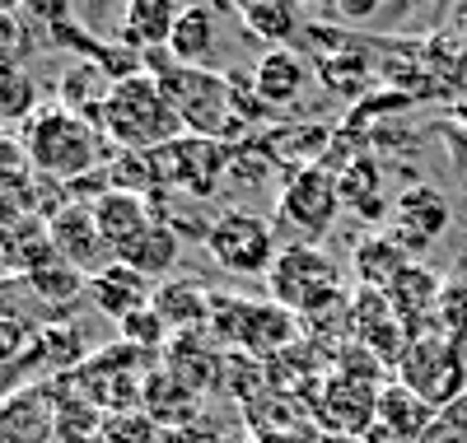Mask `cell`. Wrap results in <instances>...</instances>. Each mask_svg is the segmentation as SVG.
Instances as JSON below:
<instances>
[{"mask_svg": "<svg viewBox=\"0 0 467 443\" xmlns=\"http://www.w3.org/2000/svg\"><path fill=\"white\" fill-rule=\"evenodd\" d=\"M234 19L244 24V33L253 43H266V52L290 47L299 37V10L285 5V0H244V5L234 10Z\"/></svg>", "mask_w": 467, "mask_h": 443, "instance_id": "cb8c5ba5", "label": "cell"}, {"mask_svg": "<svg viewBox=\"0 0 467 443\" xmlns=\"http://www.w3.org/2000/svg\"><path fill=\"white\" fill-rule=\"evenodd\" d=\"M164 443H224V434H220V425L211 416H197V420H187V425L164 429Z\"/></svg>", "mask_w": 467, "mask_h": 443, "instance_id": "8d00e7d4", "label": "cell"}, {"mask_svg": "<svg viewBox=\"0 0 467 443\" xmlns=\"http://www.w3.org/2000/svg\"><path fill=\"white\" fill-rule=\"evenodd\" d=\"M337 182H341V201H346V206H356V211H360V215H369V220L388 215L383 169L374 164L369 154H356V159H350V164L337 173Z\"/></svg>", "mask_w": 467, "mask_h": 443, "instance_id": "83f0119b", "label": "cell"}, {"mask_svg": "<svg viewBox=\"0 0 467 443\" xmlns=\"http://www.w3.org/2000/svg\"><path fill=\"white\" fill-rule=\"evenodd\" d=\"M416 443H467V397L444 407V411H435V420L425 425V434Z\"/></svg>", "mask_w": 467, "mask_h": 443, "instance_id": "d590c367", "label": "cell"}, {"mask_svg": "<svg viewBox=\"0 0 467 443\" xmlns=\"http://www.w3.org/2000/svg\"><path fill=\"white\" fill-rule=\"evenodd\" d=\"M24 149H28V169L37 178H52V182H75L85 173L108 169L117 159L108 136L61 103L37 108V117L24 127Z\"/></svg>", "mask_w": 467, "mask_h": 443, "instance_id": "6da1fadb", "label": "cell"}, {"mask_svg": "<svg viewBox=\"0 0 467 443\" xmlns=\"http://www.w3.org/2000/svg\"><path fill=\"white\" fill-rule=\"evenodd\" d=\"M449 220H453L449 196L431 182H411L393 196V224H388V233H393V243L416 262L449 229Z\"/></svg>", "mask_w": 467, "mask_h": 443, "instance_id": "30bf717a", "label": "cell"}, {"mask_svg": "<svg viewBox=\"0 0 467 443\" xmlns=\"http://www.w3.org/2000/svg\"><path fill=\"white\" fill-rule=\"evenodd\" d=\"M178 5L169 0H131L122 10V37L117 43H127L131 52H164L169 37H173V24H178Z\"/></svg>", "mask_w": 467, "mask_h": 443, "instance_id": "44dd1931", "label": "cell"}, {"mask_svg": "<svg viewBox=\"0 0 467 443\" xmlns=\"http://www.w3.org/2000/svg\"><path fill=\"white\" fill-rule=\"evenodd\" d=\"M52 248H57V257H66L70 266H80L89 280L103 275V271L117 262V252L108 248V238L99 233V220H94L89 206H66V211L52 220Z\"/></svg>", "mask_w": 467, "mask_h": 443, "instance_id": "7c38bea8", "label": "cell"}, {"mask_svg": "<svg viewBox=\"0 0 467 443\" xmlns=\"http://www.w3.org/2000/svg\"><path fill=\"white\" fill-rule=\"evenodd\" d=\"M393 378L407 383L431 411H444V407H453V401L467 397V355L444 332H420L407 345Z\"/></svg>", "mask_w": 467, "mask_h": 443, "instance_id": "277c9868", "label": "cell"}, {"mask_svg": "<svg viewBox=\"0 0 467 443\" xmlns=\"http://www.w3.org/2000/svg\"><path fill=\"white\" fill-rule=\"evenodd\" d=\"M178 257H182V238H178L164 220H154L140 238H131V243L117 252V262L131 266V271H140L145 280H154V285H160V280L178 266Z\"/></svg>", "mask_w": 467, "mask_h": 443, "instance_id": "603a6c76", "label": "cell"}, {"mask_svg": "<svg viewBox=\"0 0 467 443\" xmlns=\"http://www.w3.org/2000/svg\"><path fill=\"white\" fill-rule=\"evenodd\" d=\"M453 117H458V122H467V98L458 103V112H453Z\"/></svg>", "mask_w": 467, "mask_h": 443, "instance_id": "7bdbcfd3", "label": "cell"}, {"mask_svg": "<svg viewBox=\"0 0 467 443\" xmlns=\"http://www.w3.org/2000/svg\"><path fill=\"white\" fill-rule=\"evenodd\" d=\"M206 252L215 257V266H224L234 275H266L281 248H276L271 220H262L253 211H224L211 220Z\"/></svg>", "mask_w": 467, "mask_h": 443, "instance_id": "52a82bcc", "label": "cell"}, {"mask_svg": "<svg viewBox=\"0 0 467 443\" xmlns=\"http://www.w3.org/2000/svg\"><path fill=\"white\" fill-rule=\"evenodd\" d=\"M435 332H444L449 341L467 345V275H444V290L435 304Z\"/></svg>", "mask_w": 467, "mask_h": 443, "instance_id": "4dcf8cb0", "label": "cell"}, {"mask_svg": "<svg viewBox=\"0 0 467 443\" xmlns=\"http://www.w3.org/2000/svg\"><path fill=\"white\" fill-rule=\"evenodd\" d=\"M253 89L262 98V108L276 117L285 108H295L308 89V61L295 47H276V52H262V61L253 66Z\"/></svg>", "mask_w": 467, "mask_h": 443, "instance_id": "5bb4252c", "label": "cell"}, {"mask_svg": "<svg viewBox=\"0 0 467 443\" xmlns=\"http://www.w3.org/2000/svg\"><path fill=\"white\" fill-rule=\"evenodd\" d=\"M365 443H411V438H402L398 429H388V425H374V429L365 434Z\"/></svg>", "mask_w": 467, "mask_h": 443, "instance_id": "60d3db41", "label": "cell"}, {"mask_svg": "<svg viewBox=\"0 0 467 443\" xmlns=\"http://www.w3.org/2000/svg\"><path fill=\"white\" fill-rule=\"evenodd\" d=\"M52 257H57V248H52V224L47 220L24 215V220L0 229V266H5V271L28 275L37 266H47Z\"/></svg>", "mask_w": 467, "mask_h": 443, "instance_id": "ac0fdd59", "label": "cell"}, {"mask_svg": "<svg viewBox=\"0 0 467 443\" xmlns=\"http://www.w3.org/2000/svg\"><path fill=\"white\" fill-rule=\"evenodd\" d=\"M19 173H28V149L10 131H0V178H19Z\"/></svg>", "mask_w": 467, "mask_h": 443, "instance_id": "74e56055", "label": "cell"}, {"mask_svg": "<svg viewBox=\"0 0 467 443\" xmlns=\"http://www.w3.org/2000/svg\"><path fill=\"white\" fill-rule=\"evenodd\" d=\"M117 341L122 345H131V350H145V355H154V350H169V327H164V317L154 313V308H140V313H131V317H122L117 322Z\"/></svg>", "mask_w": 467, "mask_h": 443, "instance_id": "d6a6232c", "label": "cell"}, {"mask_svg": "<svg viewBox=\"0 0 467 443\" xmlns=\"http://www.w3.org/2000/svg\"><path fill=\"white\" fill-rule=\"evenodd\" d=\"M308 416L323 438H365L379 425V387L327 369L318 392L308 397Z\"/></svg>", "mask_w": 467, "mask_h": 443, "instance_id": "ba28073f", "label": "cell"}, {"mask_svg": "<svg viewBox=\"0 0 467 443\" xmlns=\"http://www.w3.org/2000/svg\"><path fill=\"white\" fill-rule=\"evenodd\" d=\"M150 299H154V280H145L140 271H131V266H122V262H112L103 275L89 280V304L112 322V327H117L122 317L150 308Z\"/></svg>", "mask_w": 467, "mask_h": 443, "instance_id": "e0dca14e", "label": "cell"}, {"mask_svg": "<svg viewBox=\"0 0 467 443\" xmlns=\"http://www.w3.org/2000/svg\"><path fill=\"white\" fill-rule=\"evenodd\" d=\"M19 280L28 285V294L37 304H47V308H70V304L89 299V275L80 266H70L66 257H52L47 266H37V271H28Z\"/></svg>", "mask_w": 467, "mask_h": 443, "instance_id": "484cf974", "label": "cell"}, {"mask_svg": "<svg viewBox=\"0 0 467 443\" xmlns=\"http://www.w3.org/2000/svg\"><path fill=\"white\" fill-rule=\"evenodd\" d=\"M169 57L187 70H206L211 57H215V10L206 5H187L173 24V37H169Z\"/></svg>", "mask_w": 467, "mask_h": 443, "instance_id": "d4e9b609", "label": "cell"}, {"mask_svg": "<svg viewBox=\"0 0 467 443\" xmlns=\"http://www.w3.org/2000/svg\"><path fill=\"white\" fill-rule=\"evenodd\" d=\"M33 28H28V15L15 10V0H0V66H28L33 57Z\"/></svg>", "mask_w": 467, "mask_h": 443, "instance_id": "1f68e13d", "label": "cell"}, {"mask_svg": "<svg viewBox=\"0 0 467 443\" xmlns=\"http://www.w3.org/2000/svg\"><path fill=\"white\" fill-rule=\"evenodd\" d=\"M19 383H28V378H24V369H0V397H10Z\"/></svg>", "mask_w": 467, "mask_h": 443, "instance_id": "b9f144b4", "label": "cell"}, {"mask_svg": "<svg viewBox=\"0 0 467 443\" xmlns=\"http://www.w3.org/2000/svg\"><path fill=\"white\" fill-rule=\"evenodd\" d=\"M140 411H150L160 429H173V425H187V420H197V416H202V397H197V392H187L164 365H154V369L145 374Z\"/></svg>", "mask_w": 467, "mask_h": 443, "instance_id": "ffe728a7", "label": "cell"}, {"mask_svg": "<svg viewBox=\"0 0 467 443\" xmlns=\"http://www.w3.org/2000/svg\"><path fill=\"white\" fill-rule=\"evenodd\" d=\"M94 220H99V233L108 238L112 252H122L131 238H140L150 224H154V211H150V196H136V191H108L99 206H89Z\"/></svg>", "mask_w": 467, "mask_h": 443, "instance_id": "d6986e66", "label": "cell"}, {"mask_svg": "<svg viewBox=\"0 0 467 443\" xmlns=\"http://www.w3.org/2000/svg\"><path fill=\"white\" fill-rule=\"evenodd\" d=\"M337 211H341V182L332 169L308 164V169L285 173V187L276 196V224L295 229L299 243L323 238L337 224Z\"/></svg>", "mask_w": 467, "mask_h": 443, "instance_id": "8992f818", "label": "cell"}, {"mask_svg": "<svg viewBox=\"0 0 467 443\" xmlns=\"http://www.w3.org/2000/svg\"><path fill=\"white\" fill-rule=\"evenodd\" d=\"M61 392L57 378H28L0 397V443H57Z\"/></svg>", "mask_w": 467, "mask_h": 443, "instance_id": "9c48e42d", "label": "cell"}, {"mask_svg": "<svg viewBox=\"0 0 467 443\" xmlns=\"http://www.w3.org/2000/svg\"><path fill=\"white\" fill-rule=\"evenodd\" d=\"M211 294H215V290H206L202 280H192V275H173V280H160V285H154L150 308L164 317L169 336H187V332H206Z\"/></svg>", "mask_w": 467, "mask_h": 443, "instance_id": "2e32d148", "label": "cell"}, {"mask_svg": "<svg viewBox=\"0 0 467 443\" xmlns=\"http://www.w3.org/2000/svg\"><path fill=\"white\" fill-rule=\"evenodd\" d=\"M266 299L281 304L285 313H295L299 322H314V317H327L337 308L350 304V290H346V275L341 266L318 248V243H285L276 252L266 271Z\"/></svg>", "mask_w": 467, "mask_h": 443, "instance_id": "3957f363", "label": "cell"}, {"mask_svg": "<svg viewBox=\"0 0 467 443\" xmlns=\"http://www.w3.org/2000/svg\"><path fill=\"white\" fill-rule=\"evenodd\" d=\"M435 420V411L425 407V401L407 387V383H398V378H388L383 387H379V425H388V429H398L402 438H420L425 434V425Z\"/></svg>", "mask_w": 467, "mask_h": 443, "instance_id": "4316f807", "label": "cell"}, {"mask_svg": "<svg viewBox=\"0 0 467 443\" xmlns=\"http://www.w3.org/2000/svg\"><path fill=\"white\" fill-rule=\"evenodd\" d=\"M440 290H444V275H435L425 262H411L393 285H388V304L393 313L407 322V332L420 336V332H435V304H440Z\"/></svg>", "mask_w": 467, "mask_h": 443, "instance_id": "9a60e30c", "label": "cell"}, {"mask_svg": "<svg viewBox=\"0 0 467 443\" xmlns=\"http://www.w3.org/2000/svg\"><path fill=\"white\" fill-rule=\"evenodd\" d=\"M244 443H323L314 429H276V434H248Z\"/></svg>", "mask_w": 467, "mask_h": 443, "instance_id": "ab89813d", "label": "cell"}, {"mask_svg": "<svg viewBox=\"0 0 467 443\" xmlns=\"http://www.w3.org/2000/svg\"><path fill=\"white\" fill-rule=\"evenodd\" d=\"M314 70H318V85L332 89V94H341V98H360L369 89V79H374V61H369V47L365 43L323 57Z\"/></svg>", "mask_w": 467, "mask_h": 443, "instance_id": "f1b7e54d", "label": "cell"}, {"mask_svg": "<svg viewBox=\"0 0 467 443\" xmlns=\"http://www.w3.org/2000/svg\"><path fill=\"white\" fill-rule=\"evenodd\" d=\"M33 341H37V327L24 313L0 317V369H19L33 350Z\"/></svg>", "mask_w": 467, "mask_h": 443, "instance_id": "e575fe53", "label": "cell"}, {"mask_svg": "<svg viewBox=\"0 0 467 443\" xmlns=\"http://www.w3.org/2000/svg\"><path fill=\"white\" fill-rule=\"evenodd\" d=\"M332 15L346 19V24H356V19H374V15H383V5H379V0H341V5H332Z\"/></svg>", "mask_w": 467, "mask_h": 443, "instance_id": "f35d334b", "label": "cell"}, {"mask_svg": "<svg viewBox=\"0 0 467 443\" xmlns=\"http://www.w3.org/2000/svg\"><path fill=\"white\" fill-rule=\"evenodd\" d=\"M299 341H304V322L295 313H285L281 304H271V299H248L244 304L239 336H234V350L239 355H253V359L266 365V359L285 355Z\"/></svg>", "mask_w": 467, "mask_h": 443, "instance_id": "8fae6325", "label": "cell"}, {"mask_svg": "<svg viewBox=\"0 0 467 443\" xmlns=\"http://www.w3.org/2000/svg\"><path fill=\"white\" fill-rule=\"evenodd\" d=\"M103 443H164V429L150 411H112L103 416Z\"/></svg>", "mask_w": 467, "mask_h": 443, "instance_id": "836d02e7", "label": "cell"}, {"mask_svg": "<svg viewBox=\"0 0 467 443\" xmlns=\"http://www.w3.org/2000/svg\"><path fill=\"white\" fill-rule=\"evenodd\" d=\"M37 117V79L28 66H0V122H33Z\"/></svg>", "mask_w": 467, "mask_h": 443, "instance_id": "f546056e", "label": "cell"}, {"mask_svg": "<svg viewBox=\"0 0 467 443\" xmlns=\"http://www.w3.org/2000/svg\"><path fill=\"white\" fill-rule=\"evenodd\" d=\"M411 266V257L393 243V233H365L360 243H356V252H350V271H356V280H360V290H388L393 280L402 275Z\"/></svg>", "mask_w": 467, "mask_h": 443, "instance_id": "7402d4cb", "label": "cell"}, {"mask_svg": "<svg viewBox=\"0 0 467 443\" xmlns=\"http://www.w3.org/2000/svg\"><path fill=\"white\" fill-rule=\"evenodd\" d=\"M103 136L117 154H154L182 136V117L154 75L117 79L103 103Z\"/></svg>", "mask_w": 467, "mask_h": 443, "instance_id": "7a4b0ae2", "label": "cell"}, {"mask_svg": "<svg viewBox=\"0 0 467 443\" xmlns=\"http://www.w3.org/2000/svg\"><path fill=\"white\" fill-rule=\"evenodd\" d=\"M229 159H234V145H220V140H206V136H178L169 140L164 149L150 154L154 164V187L160 191H182L192 201L202 196H215L224 173H229Z\"/></svg>", "mask_w": 467, "mask_h": 443, "instance_id": "5b68a950", "label": "cell"}, {"mask_svg": "<svg viewBox=\"0 0 467 443\" xmlns=\"http://www.w3.org/2000/svg\"><path fill=\"white\" fill-rule=\"evenodd\" d=\"M160 365H164L187 392L206 397V392H215V387L224 383L229 355H224L206 332H187V336H173V341H169V350H164Z\"/></svg>", "mask_w": 467, "mask_h": 443, "instance_id": "4fadbf2b", "label": "cell"}, {"mask_svg": "<svg viewBox=\"0 0 467 443\" xmlns=\"http://www.w3.org/2000/svg\"><path fill=\"white\" fill-rule=\"evenodd\" d=\"M323 443H365V438H323Z\"/></svg>", "mask_w": 467, "mask_h": 443, "instance_id": "ee69618b", "label": "cell"}]
</instances>
